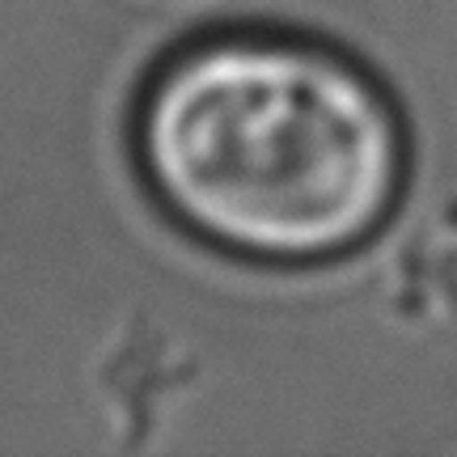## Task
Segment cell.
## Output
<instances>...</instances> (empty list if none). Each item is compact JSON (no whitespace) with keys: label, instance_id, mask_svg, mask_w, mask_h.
Segmentation results:
<instances>
[{"label":"cell","instance_id":"obj_1","mask_svg":"<svg viewBox=\"0 0 457 457\" xmlns=\"http://www.w3.org/2000/svg\"><path fill=\"white\" fill-rule=\"evenodd\" d=\"M131 148L182 233L296 271L369 242L407 165L381 85L352 55L276 26L179 43L140 89Z\"/></svg>","mask_w":457,"mask_h":457}]
</instances>
